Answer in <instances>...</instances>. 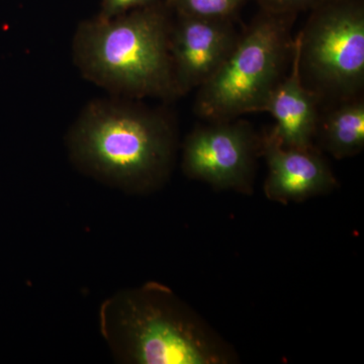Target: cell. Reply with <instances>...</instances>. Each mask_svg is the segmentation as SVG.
<instances>
[{
  "label": "cell",
  "mask_w": 364,
  "mask_h": 364,
  "mask_svg": "<svg viewBox=\"0 0 364 364\" xmlns=\"http://www.w3.org/2000/svg\"><path fill=\"white\" fill-rule=\"evenodd\" d=\"M320 97L309 90L299 72V37L294 41L291 65L272 91L263 112L274 117L272 131L284 147H314L320 112Z\"/></svg>",
  "instance_id": "cell-9"
},
{
  "label": "cell",
  "mask_w": 364,
  "mask_h": 364,
  "mask_svg": "<svg viewBox=\"0 0 364 364\" xmlns=\"http://www.w3.org/2000/svg\"><path fill=\"white\" fill-rule=\"evenodd\" d=\"M299 33V72L321 100L358 97L364 82L363 0H324Z\"/></svg>",
  "instance_id": "cell-5"
},
{
  "label": "cell",
  "mask_w": 364,
  "mask_h": 364,
  "mask_svg": "<svg viewBox=\"0 0 364 364\" xmlns=\"http://www.w3.org/2000/svg\"><path fill=\"white\" fill-rule=\"evenodd\" d=\"M264 11L279 14H298L313 9L324 0H258Z\"/></svg>",
  "instance_id": "cell-13"
},
{
  "label": "cell",
  "mask_w": 364,
  "mask_h": 364,
  "mask_svg": "<svg viewBox=\"0 0 364 364\" xmlns=\"http://www.w3.org/2000/svg\"><path fill=\"white\" fill-rule=\"evenodd\" d=\"M102 338L119 363L230 364L229 344L169 287L147 282L124 289L100 308Z\"/></svg>",
  "instance_id": "cell-2"
},
{
  "label": "cell",
  "mask_w": 364,
  "mask_h": 364,
  "mask_svg": "<svg viewBox=\"0 0 364 364\" xmlns=\"http://www.w3.org/2000/svg\"><path fill=\"white\" fill-rule=\"evenodd\" d=\"M261 138L245 119L210 121L189 133L182 146V169L217 189L252 193Z\"/></svg>",
  "instance_id": "cell-6"
},
{
  "label": "cell",
  "mask_w": 364,
  "mask_h": 364,
  "mask_svg": "<svg viewBox=\"0 0 364 364\" xmlns=\"http://www.w3.org/2000/svg\"><path fill=\"white\" fill-rule=\"evenodd\" d=\"M260 138V155L267 160L268 167L264 184L268 200L282 203L303 202L336 188L331 168L315 146L284 147L272 129Z\"/></svg>",
  "instance_id": "cell-8"
},
{
  "label": "cell",
  "mask_w": 364,
  "mask_h": 364,
  "mask_svg": "<svg viewBox=\"0 0 364 364\" xmlns=\"http://www.w3.org/2000/svg\"><path fill=\"white\" fill-rule=\"evenodd\" d=\"M249 0H166L165 4L176 16L208 20L233 18Z\"/></svg>",
  "instance_id": "cell-11"
},
{
  "label": "cell",
  "mask_w": 364,
  "mask_h": 364,
  "mask_svg": "<svg viewBox=\"0 0 364 364\" xmlns=\"http://www.w3.org/2000/svg\"><path fill=\"white\" fill-rule=\"evenodd\" d=\"M240 35L232 18L176 16L170 30V57L177 97L207 82L224 63Z\"/></svg>",
  "instance_id": "cell-7"
},
{
  "label": "cell",
  "mask_w": 364,
  "mask_h": 364,
  "mask_svg": "<svg viewBox=\"0 0 364 364\" xmlns=\"http://www.w3.org/2000/svg\"><path fill=\"white\" fill-rule=\"evenodd\" d=\"M296 14L262 11L241 33L224 63L198 87L196 112L205 121L263 112L291 65Z\"/></svg>",
  "instance_id": "cell-4"
},
{
  "label": "cell",
  "mask_w": 364,
  "mask_h": 364,
  "mask_svg": "<svg viewBox=\"0 0 364 364\" xmlns=\"http://www.w3.org/2000/svg\"><path fill=\"white\" fill-rule=\"evenodd\" d=\"M157 1L159 0H102L100 11L97 16L100 18H116Z\"/></svg>",
  "instance_id": "cell-12"
},
{
  "label": "cell",
  "mask_w": 364,
  "mask_h": 364,
  "mask_svg": "<svg viewBox=\"0 0 364 364\" xmlns=\"http://www.w3.org/2000/svg\"><path fill=\"white\" fill-rule=\"evenodd\" d=\"M171 23L168 7L160 0L116 18L82 21L72 42L74 64L112 97L176 98Z\"/></svg>",
  "instance_id": "cell-3"
},
{
  "label": "cell",
  "mask_w": 364,
  "mask_h": 364,
  "mask_svg": "<svg viewBox=\"0 0 364 364\" xmlns=\"http://www.w3.org/2000/svg\"><path fill=\"white\" fill-rule=\"evenodd\" d=\"M177 147L171 117L117 97L86 105L66 136L76 169L130 195H146L164 186L176 164Z\"/></svg>",
  "instance_id": "cell-1"
},
{
  "label": "cell",
  "mask_w": 364,
  "mask_h": 364,
  "mask_svg": "<svg viewBox=\"0 0 364 364\" xmlns=\"http://www.w3.org/2000/svg\"><path fill=\"white\" fill-rule=\"evenodd\" d=\"M316 138L337 159L358 154L364 147V102L359 97L342 100L318 119Z\"/></svg>",
  "instance_id": "cell-10"
}]
</instances>
